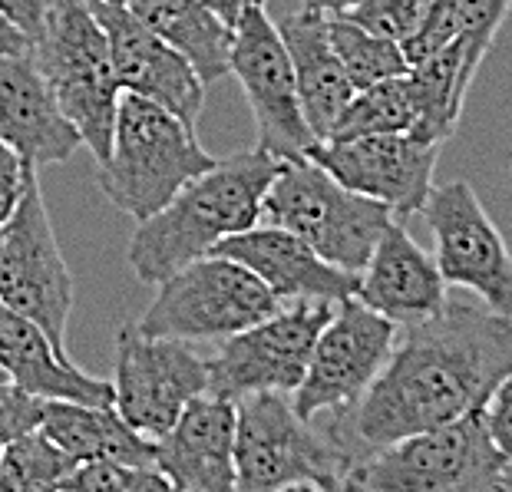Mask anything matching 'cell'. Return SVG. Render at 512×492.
Listing matches in <instances>:
<instances>
[{
    "label": "cell",
    "mask_w": 512,
    "mask_h": 492,
    "mask_svg": "<svg viewBox=\"0 0 512 492\" xmlns=\"http://www.w3.org/2000/svg\"><path fill=\"white\" fill-rule=\"evenodd\" d=\"M512 370V321L486 304L446 301L440 314L403 327L374 384L351 410L370 453L403 436L486 410Z\"/></svg>",
    "instance_id": "6da1fadb"
},
{
    "label": "cell",
    "mask_w": 512,
    "mask_h": 492,
    "mask_svg": "<svg viewBox=\"0 0 512 492\" xmlns=\"http://www.w3.org/2000/svg\"><path fill=\"white\" fill-rule=\"evenodd\" d=\"M278 162L261 146L238 152L182 185L159 212L139 218L126 248L133 275L146 284H159L195 258L212 255L228 235L258 225L261 199L275 179Z\"/></svg>",
    "instance_id": "7a4b0ae2"
},
{
    "label": "cell",
    "mask_w": 512,
    "mask_h": 492,
    "mask_svg": "<svg viewBox=\"0 0 512 492\" xmlns=\"http://www.w3.org/2000/svg\"><path fill=\"white\" fill-rule=\"evenodd\" d=\"M235 489H344L347 476L374 456L354 430L351 410L301 417L288 393L265 390L235 400Z\"/></svg>",
    "instance_id": "3957f363"
},
{
    "label": "cell",
    "mask_w": 512,
    "mask_h": 492,
    "mask_svg": "<svg viewBox=\"0 0 512 492\" xmlns=\"http://www.w3.org/2000/svg\"><path fill=\"white\" fill-rule=\"evenodd\" d=\"M215 162L219 159L205 152L195 126L185 123L182 116L146 96L123 93L110 156L100 162L96 182L110 205L139 222L159 212L182 185L202 176Z\"/></svg>",
    "instance_id": "277c9868"
},
{
    "label": "cell",
    "mask_w": 512,
    "mask_h": 492,
    "mask_svg": "<svg viewBox=\"0 0 512 492\" xmlns=\"http://www.w3.org/2000/svg\"><path fill=\"white\" fill-rule=\"evenodd\" d=\"M34 60L60 113L80 133L96 162L110 156L123 86L116 80L110 40L86 0H53L30 40Z\"/></svg>",
    "instance_id": "5b68a950"
},
{
    "label": "cell",
    "mask_w": 512,
    "mask_h": 492,
    "mask_svg": "<svg viewBox=\"0 0 512 492\" xmlns=\"http://www.w3.org/2000/svg\"><path fill=\"white\" fill-rule=\"evenodd\" d=\"M261 222L288 228L324 261L361 275L384 228L394 222V212L384 202L347 189L321 162L301 156L278 162L261 199Z\"/></svg>",
    "instance_id": "8992f818"
},
{
    "label": "cell",
    "mask_w": 512,
    "mask_h": 492,
    "mask_svg": "<svg viewBox=\"0 0 512 492\" xmlns=\"http://www.w3.org/2000/svg\"><path fill=\"white\" fill-rule=\"evenodd\" d=\"M506 453L489 433L486 413L433 426L380 446L347 476L361 492H486L499 489Z\"/></svg>",
    "instance_id": "52a82bcc"
},
{
    "label": "cell",
    "mask_w": 512,
    "mask_h": 492,
    "mask_svg": "<svg viewBox=\"0 0 512 492\" xmlns=\"http://www.w3.org/2000/svg\"><path fill=\"white\" fill-rule=\"evenodd\" d=\"M278 308L281 298L252 268L212 251L159 281L156 298L136 324L146 334L179 337L189 344L225 341Z\"/></svg>",
    "instance_id": "ba28073f"
},
{
    "label": "cell",
    "mask_w": 512,
    "mask_h": 492,
    "mask_svg": "<svg viewBox=\"0 0 512 492\" xmlns=\"http://www.w3.org/2000/svg\"><path fill=\"white\" fill-rule=\"evenodd\" d=\"M0 304L40 324L67 354L73 275L43 205L37 169L30 172L17 212L0 225Z\"/></svg>",
    "instance_id": "9c48e42d"
},
{
    "label": "cell",
    "mask_w": 512,
    "mask_h": 492,
    "mask_svg": "<svg viewBox=\"0 0 512 492\" xmlns=\"http://www.w3.org/2000/svg\"><path fill=\"white\" fill-rule=\"evenodd\" d=\"M334 308L337 301L301 298L225 337L219 351L209 357V390L228 400L265 390L294 393Z\"/></svg>",
    "instance_id": "30bf717a"
},
{
    "label": "cell",
    "mask_w": 512,
    "mask_h": 492,
    "mask_svg": "<svg viewBox=\"0 0 512 492\" xmlns=\"http://www.w3.org/2000/svg\"><path fill=\"white\" fill-rule=\"evenodd\" d=\"M209 390V357L189 341L146 334L139 324L116 331L113 407L129 426L159 440L199 393Z\"/></svg>",
    "instance_id": "8fae6325"
},
{
    "label": "cell",
    "mask_w": 512,
    "mask_h": 492,
    "mask_svg": "<svg viewBox=\"0 0 512 492\" xmlns=\"http://www.w3.org/2000/svg\"><path fill=\"white\" fill-rule=\"evenodd\" d=\"M397 337L400 327L367 308L361 298L337 301L331 321L318 334L308 370L294 390V410L311 420L318 413L357 407V400L394 354Z\"/></svg>",
    "instance_id": "7c38bea8"
},
{
    "label": "cell",
    "mask_w": 512,
    "mask_h": 492,
    "mask_svg": "<svg viewBox=\"0 0 512 492\" xmlns=\"http://www.w3.org/2000/svg\"><path fill=\"white\" fill-rule=\"evenodd\" d=\"M420 215L437 242L433 258L446 284L473 291L489 311L512 321V251L473 185L463 179L433 185Z\"/></svg>",
    "instance_id": "4fadbf2b"
},
{
    "label": "cell",
    "mask_w": 512,
    "mask_h": 492,
    "mask_svg": "<svg viewBox=\"0 0 512 492\" xmlns=\"http://www.w3.org/2000/svg\"><path fill=\"white\" fill-rule=\"evenodd\" d=\"M232 73L238 76L245 100L252 106L261 149L275 159H301L318 146L301 113L288 47L265 4L248 7L235 24Z\"/></svg>",
    "instance_id": "5bb4252c"
},
{
    "label": "cell",
    "mask_w": 512,
    "mask_h": 492,
    "mask_svg": "<svg viewBox=\"0 0 512 492\" xmlns=\"http://www.w3.org/2000/svg\"><path fill=\"white\" fill-rule=\"evenodd\" d=\"M308 156L347 189L384 202L394 218H410L427 205L440 142L417 139L413 133H377L318 142Z\"/></svg>",
    "instance_id": "9a60e30c"
},
{
    "label": "cell",
    "mask_w": 512,
    "mask_h": 492,
    "mask_svg": "<svg viewBox=\"0 0 512 492\" xmlns=\"http://www.w3.org/2000/svg\"><path fill=\"white\" fill-rule=\"evenodd\" d=\"M110 40L116 80L123 93L146 96V100L172 109L185 123L195 126L205 106V83L195 73L185 53L169 40L146 27L123 0H86Z\"/></svg>",
    "instance_id": "2e32d148"
},
{
    "label": "cell",
    "mask_w": 512,
    "mask_h": 492,
    "mask_svg": "<svg viewBox=\"0 0 512 492\" xmlns=\"http://www.w3.org/2000/svg\"><path fill=\"white\" fill-rule=\"evenodd\" d=\"M235 400L215 390L199 393L179 420L156 440V466L176 492L235 489Z\"/></svg>",
    "instance_id": "e0dca14e"
},
{
    "label": "cell",
    "mask_w": 512,
    "mask_h": 492,
    "mask_svg": "<svg viewBox=\"0 0 512 492\" xmlns=\"http://www.w3.org/2000/svg\"><path fill=\"white\" fill-rule=\"evenodd\" d=\"M0 142L17 149L30 166H53L83 146L30 47H0Z\"/></svg>",
    "instance_id": "ac0fdd59"
},
{
    "label": "cell",
    "mask_w": 512,
    "mask_h": 492,
    "mask_svg": "<svg viewBox=\"0 0 512 492\" xmlns=\"http://www.w3.org/2000/svg\"><path fill=\"white\" fill-rule=\"evenodd\" d=\"M215 251L252 268L281 301H347L361 284L357 271L331 265L304 238L268 222L228 235Z\"/></svg>",
    "instance_id": "d6986e66"
},
{
    "label": "cell",
    "mask_w": 512,
    "mask_h": 492,
    "mask_svg": "<svg viewBox=\"0 0 512 492\" xmlns=\"http://www.w3.org/2000/svg\"><path fill=\"white\" fill-rule=\"evenodd\" d=\"M446 288L450 284H446L437 258L413 242V235L394 218L361 271L357 298L377 314L390 317L403 331V327L440 314L450 301Z\"/></svg>",
    "instance_id": "ffe728a7"
},
{
    "label": "cell",
    "mask_w": 512,
    "mask_h": 492,
    "mask_svg": "<svg viewBox=\"0 0 512 492\" xmlns=\"http://www.w3.org/2000/svg\"><path fill=\"white\" fill-rule=\"evenodd\" d=\"M0 367L7 380L40 400L113 403V380L83 374L40 324L7 304H0Z\"/></svg>",
    "instance_id": "44dd1931"
},
{
    "label": "cell",
    "mask_w": 512,
    "mask_h": 492,
    "mask_svg": "<svg viewBox=\"0 0 512 492\" xmlns=\"http://www.w3.org/2000/svg\"><path fill=\"white\" fill-rule=\"evenodd\" d=\"M281 40L288 47L294 80H298L301 113L308 119L314 139L324 142L331 136L337 116L354 100V83L341 67L328 34V10L301 7L278 24Z\"/></svg>",
    "instance_id": "7402d4cb"
},
{
    "label": "cell",
    "mask_w": 512,
    "mask_h": 492,
    "mask_svg": "<svg viewBox=\"0 0 512 492\" xmlns=\"http://www.w3.org/2000/svg\"><path fill=\"white\" fill-rule=\"evenodd\" d=\"M40 430L67 453L73 463L123 459V463L156 466V440L129 426L113 403L47 400Z\"/></svg>",
    "instance_id": "603a6c76"
},
{
    "label": "cell",
    "mask_w": 512,
    "mask_h": 492,
    "mask_svg": "<svg viewBox=\"0 0 512 492\" xmlns=\"http://www.w3.org/2000/svg\"><path fill=\"white\" fill-rule=\"evenodd\" d=\"M133 14L189 57L195 73L209 86L232 73L235 27L202 4V0H123Z\"/></svg>",
    "instance_id": "cb8c5ba5"
},
{
    "label": "cell",
    "mask_w": 512,
    "mask_h": 492,
    "mask_svg": "<svg viewBox=\"0 0 512 492\" xmlns=\"http://www.w3.org/2000/svg\"><path fill=\"white\" fill-rule=\"evenodd\" d=\"M479 70V63L470 57L463 40L446 47L433 57L413 63L407 70L413 83V96H417V123L410 133L427 142H443L456 133L463 116L466 93Z\"/></svg>",
    "instance_id": "d4e9b609"
},
{
    "label": "cell",
    "mask_w": 512,
    "mask_h": 492,
    "mask_svg": "<svg viewBox=\"0 0 512 492\" xmlns=\"http://www.w3.org/2000/svg\"><path fill=\"white\" fill-rule=\"evenodd\" d=\"M413 123H417V96H413L410 73H400V76H387V80L367 86V90H357L354 100L337 116L328 139L410 133Z\"/></svg>",
    "instance_id": "484cf974"
},
{
    "label": "cell",
    "mask_w": 512,
    "mask_h": 492,
    "mask_svg": "<svg viewBox=\"0 0 512 492\" xmlns=\"http://www.w3.org/2000/svg\"><path fill=\"white\" fill-rule=\"evenodd\" d=\"M328 34L337 60L351 76L354 90H367V86L387 80V76H400L410 70L407 53H403L397 40L374 34V30L347 17L344 10L328 14Z\"/></svg>",
    "instance_id": "4316f807"
},
{
    "label": "cell",
    "mask_w": 512,
    "mask_h": 492,
    "mask_svg": "<svg viewBox=\"0 0 512 492\" xmlns=\"http://www.w3.org/2000/svg\"><path fill=\"white\" fill-rule=\"evenodd\" d=\"M73 459L47 433L30 430L0 446V492H50L73 473Z\"/></svg>",
    "instance_id": "83f0119b"
},
{
    "label": "cell",
    "mask_w": 512,
    "mask_h": 492,
    "mask_svg": "<svg viewBox=\"0 0 512 492\" xmlns=\"http://www.w3.org/2000/svg\"><path fill=\"white\" fill-rule=\"evenodd\" d=\"M172 483L159 466L123 463V459H93L76 463L60 483V492H166Z\"/></svg>",
    "instance_id": "f1b7e54d"
},
{
    "label": "cell",
    "mask_w": 512,
    "mask_h": 492,
    "mask_svg": "<svg viewBox=\"0 0 512 492\" xmlns=\"http://www.w3.org/2000/svg\"><path fill=\"white\" fill-rule=\"evenodd\" d=\"M456 40H463L460 4H456V0H433L427 17L420 20L410 37L400 40V47H403V53H407V63L413 67V63H420V60L433 57V53L453 47Z\"/></svg>",
    "instance_id": "f546056e"
},
{
    "label": "cell",
    "mask_w": 512,
    "mask_h": 492,
    "mask_svg": "<svg viewBox=\"0 0 512 492\" xmlns=\"http://www.w3.org/2000/svg\"><path fill=\"white\" fill-rule=\"evenodd\" d=\"M430 7L433 0H357L344 14L357 20V24H364L367 30H374V34H384L400 43L417 30Z\"/></svg>",
    "instance_id": "4dcf8cb0"
},
{
    "label": "cell",
    "mask_w": 512,
    "mask_h": 492,
    "mask_svg": "<svg viewBox=\"0 0 512 492\" xmlns=\"http://www.w3.org/2000/svg\"><path fill=\"white\" fill-rule=\"evenodd\" d=\"M463 14V43L476 63L486 60L489 47L506 24L512 0H456Z\"/></svg>",
    "instance_id": "1f68e13d"
},
{
    "label": "cell",
    "mask_w": 512,
    "mask_h": 492,
    "mask_svg": "<svg viewBox=\"0 0 512 492\" xmlns=\"http://www.w3.org/2000/svg\"><path fill=\"white\" fill-rule=\"evenodd\" d=\"M43 407H47V400L17 387L14 380H0V446L37 430L43 420Z\"/></svg>",
    "instance_id": "d6a6232c"
},
{
    "label": "cell",
    "mask_w": 512,
    "mask_h": 492,
    "mask_svg": "<svg viewBox=\"0 0 512 492\" xmlns=\"http://www.w3.org/2000/svg\"><path fill=\"white\" fill-rule=\"evenodd\" d=\"M37 166L20 156L17 149H10L7 142H0V225L17 212L20 199H24L27 179Z\"/></svg>",
    "instance_id": "836d02e7"
},
{
    "label": "cell",
    "mask_w": 512,
    "mask_h": 492,
    "mask_svg": "<svg viewBox=\"0 0 512 492\" xmlns=\"http://www.w3.org/2000/svg\"><path fill=\"white\" fill-rule=\"evenodd\" d=\"M483 413L496 446L506 453V459H512V370L503 377V384L496 387L493 397H489Z\"/></svg>",
    "instance_id": "e575fe53"
},
{
    "label": "cell",
    "mask_w": 512,
    "mask_h": 492,
    "mask_svg": "<svg viewBox=\"0 0 512 492\" xmlns=\"http://www.w3.org/2000/svg\"><path fill=\"white\" fill-rule=\"evenodd\" d=\"M50 4L53 0H0V17L10 27H17L27 40H34L37 30L43 27V17H47Z\"/></svg>",
    "instance_id": "d590c367"
},
{
    "label": "cell",
    "mask_w": 512,
    "mask_h": 492,
    "mask_svg": "<svg viewBox=\"0 0 512 492\" xmlns=\"http://www.w3.org/2000/svg\"><path fill=\"white\" fill-rule=\"evenodd\" d=\"M205 7L209 10H215V14H219L225 24H238V20H242V14L248 7H258V4H268V0H202Z\"/></svg>",
    "instance_id": "8d00e7d4"
},
{
    "label": "cell",
    "mask_w": 512,
    "mask_h": 492,
    "mask_svg": "<svg viewBox=\"0 0 512 492\" xmlns=\"http://www.w3.org/2000/svg\"><path fill=\"white\" fill-rule=\"evenodd\" d=\"M0 47H30V40L20 34L17 27L10 24H0Z\"/></svg>",
    "instance_id": "74e56055"
},
{
    "label": "cell",
    "mask_w": 512,
    "mask_h": 492,
    "mask_svg": "<svg viewBox=\"0 0 512 492\" xmlns=\"http://www.w3.org/2000/svg\"><path fill=\"white\" fill-rule=\"evenodd\" d=\"M304 7H314V10H328V14H337V10H347L354 7L357 0H301Z\"/></svg>",
    "instance_id": "f35d334b"
},
{
    "label": "cell",
    "mask_w": 512,
    "mask_h": 492,
    "mask_svg": "<svg viewBox=\"0 0 512 492\" xmlns=\"http://www.w3.org/2000/svg\"><path fill=\"white\" fill-rule=\"evenodd\" d=\"M499 489H503V492H512V459H509L506 469H503V479H499Z\"/></svg>",
    "instance_id": "ab89813d"
},
{
    "label": "cell",
    "mask_w": 512,
    "mask_h": 492,
    "mask_svg": "<svg viewBox=\"0 0 512 492\" xmlns=\"http://www.w3.org/2000/svg\"><path fill=\"white\" fill-rule=\"evenodd\" d=\"M0 380H7V374H4V367H0Z\"/></svg>",
    "instance_id": "60d3db41"
},
{
    "label": "cell",
    "mask_w": 512,
    "mask_h": 492,
    "mask_svg": "<svg viewBox=\"0 0 512 492\" xmlns=\"http://www.w3.org/2000/svg\"><path fill=\"white\" fill-rule=\"evenodd\" d=\"M0 24H7V20H4V17H0Z\"/></svg>",
    "instance_id": "b9f144b4"
}]
</instances>
